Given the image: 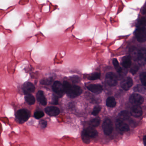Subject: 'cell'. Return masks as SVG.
<instances>
[{"label": "cell", "instance_id": "cell-1", "mask_svg": "<svg viewBox=\"0 0 146 146\" xmlns=\"http://www.w3.org/2000/svg\"><path fill=\"white\" fill-rule=\"evenodd\" d=\"M16 118L20 123H23L27 121L30 117V113L28 110L21 109L17 111Z\"/></svg>", "mask_w": 146, "mask_h": 146}, {"label": "cell", "instance_id": "cell-2", "mask_svg": "<svg viewBox=\"0 0 146 146\" xmlns=\"http://www.w3.org/2000/svg\"><path fill=\"white\" fill-rule=\"evenodd\" d=\"M136 60L140 65L146 64V48H143L137 53Z\"/></svg>", "mask_w": 146, "mask_h": 146}, {"label": "cell", "instance_id": "cell-3", "mask_svg": "<svg viewBox=\"0 0 146 146\" xmlns=\"http://www.w3.org/2000/svg\"><path fill=\"white\" fill-rule=\"evenodd\" d=\"M82 93V90L81 87L77 85H73L72 86L70 90L66 94L68 97L73 99L80 96Z\"/></svg>", "mask_w": 146, "mask_h": 146}, {"label": "cell", "instance_id": "cell-4", "mask_svg": "<svg viewBox=\"0 0 146 146\" xmlns=\"http://www.w3.org/2000/svg\"><path fill=\"white\" fill-rule=\"evenodd\" d=\"M52 90L59 97H62L65 93L63 84L59 81H56L53 84Z\"/></svg>", "mask_w": 146, "mask_h": 146}, {"label": "cell", "instance_id": "cell-5", "mask_svg": "<svg viewBox=\"0 0 146 146\" xmlns=\"http://www.w3.org/2000/svg\"><path fill=\"white\" fill-rule=\"evenodd\" d=\"M117 77L115 73L109 72L107 73L106 76V81L107 84L110 86H116L117 83Z\"/></svg>", "mask_w": 146, "mask_h": 146}, {"label": "cell", "instance_id": "cell-6", "mask_svg": "<svg viewBox=\"0 0 146 146\" xmlns=\"http://www.w3.org/2000/svg\"><path fill=\"white\" fill-rule=\"evenodd\" d=\"M102 128L104 133L107 135H111L113 130V126L111 121L109 119H106L102 124Z\"/></svg>", "mask_w": 146, "mask_h": 146}, {"label": "cell", "instance_id": "cell-7", "mask_svg": "<svg viewBox=\"0 0 146 146\" xmlns=\"http://www.w3.org/2000/svg\"><path fill=\"white\" fill-rule=\"evenodd\" d=\"M135 36L139 42L146 41V29L145 28H138L135 31Z\"/></svg>", "mask_w": 146, "mask_h": 146}, {"label": "cell", "instance_id": "cell-8", "mask_svg": "<svg viewBox=\"0 0 146 146\" xmlns=\"http://www.w3.org/2000/svg\"><path fill=\"white\" fill-rule=\"evenodd\" d=\"M144 101L143 97L138 94H132L130 96L129 102L133 106H140Z\"/></svg>", "mask_w": 146, "mask_h": 146}, {"label": "cell", "instance_id": "cell-9", "mask_svg": "<svg viewBox=\"0 0 146 146\" xmlns=\"http://www.w3.org/2000/svg\"><path fill=\"white\" fill-rule=\"evenodd\" d=\"M116 125L118 129L122 132H126L129 130V125L120 119H117Z\"/></svg>", "mask_w": 146, "mask_h": 146}, {"label": "cell", "instance_id": "cell-10", "mask_svg": "<svg viewBox=\"0 0 146 146\" xmlns=\"http://www.w3.org/2000/svg\"><path fill=\"white\" fill-rule=\"evenodd\" d=\"M23 91L24 94L26 95L29 94L33 93L35 90V88L33 84L29 82H25L23 86Z\"/></svg>", "mask_w": 146, "mask_h": 146}, {"label": "cell", "instance_id": "cell-11", "mask_svg": "<svg viewBox=\"0 0 146 146\" xmlns=\"http://www.w3.org/2000/svg\"><path fill=\"white\" fill-rule=\"evenodd\" d=\"M133 85V81L130 77L124 78L121 82V86L125 90H128Z\"/></svg>", "mask_w": 146, "mask_h": 146}, {"label": "cell", "instance_id": "cell-12", "mask_svg": "<svg viewBox=\"0 0 146 146\" xmlns=\"http://www.w3.org/2000/svg\"><path fill=\"white\" fill-rule=\"evenodd\" d=\"M45 112L47 114L52 117H55L60 113V110L58 108L54 106H49L45 108Z\"/></svg>", "mask_w": 146, "mask_h": 146}, {"label": "cell", "instance_id": "cell-13", "mask_svg": "<svg viewBox=\"0 0 146 146\" xmlns=\"http://www.w3.org/2000/svg\"><path fill=\"white\" fill-rule=\"evenodd\" d=\"M142 113V110L140 106H133L131 109V114L135 117H141Z\"/></svg>", "mask_w": 146, "mask_h": 146}, {"label": "cell", "instance_id": "cell-14", "mask_svg": "<svg viewBox=\"0 0 146 146\" xmlns=\"http://www.w3.org/2000/svg\"><path fill=\"white\" fill-rule=\"evenodd\" d=\"M87 88L94 93L99 94L102 91V87L100 84H91L87 86Z\"/></svg>", "mask_w": 146, "mask_h": 146}, {"label": "cell", "instance_id": "cell-15", "mask_svg": "<svg viewBox=\"0 0 146 146\" xmlns=\"http://www.w3.org/2000/svg\"><path fill=\"white\" fill-rule=\"evenodd\" d=\"M84 130L90 138H94L98 134V131L92 126L88 127Z\"/></svg>", "mask_w": 146, "mask_h": 146}, {"label": "cell", "instance_id": "cell-16", "mask_svg": "<svg viewBox=\"0 0 146 146\" xmlns=\"http://www.w3.org/2000/svg\"><path fill=\"white\" fill-rule=\"evenodd\" d=\"M36 98L38 101L42 106H45L47 104V100L44 96L43 91L40 90L36 94Z\"/></svg>", "mask_w": 146, "mask_h": 146}, {"label": "cell", "instance_id": "cell-17", "mask_svg": "<svg viewBox=\"0 0 146 146\" xmlns=\"http://www.w3.org/2000/svg\"><path fill=\"white\" fill-rule=\"evenodd\" d=\"M131 57L130 56H125L122 59V65L124 68H128L131 65Z\"/></svg>", "mask_w": 146, "mask_h": 146}, {"label": "cell", "instance_id": "cell-18", "mask_svg": "<svg viewBox=\"0 0 146 146\" xmlns=\"http://www.w3.org/2000/svg\"><path fill=\"white\" fill-rule=\"evenodd\" d=\"M106 105L108 107L110 108H113L116 105V102L115 98L112 96L108 98L106 100Z\"/></svg>", "mask_w": 146, "mask_h": 146}, {"label": "cell", "instance_id": "cell-19", "mask_svg": "<svg viewBox=\"0 0 146 146\" xmlns=\"http://www.w3.org/2000/svg\"><path fill=\"white\" fill-rule=\"evenodd\" d=\"M25 100L26 102L30 105H32L35 104V97L31 94L26 95L25 96Z\"/></svg>", "mask_w": 146, "mask_h": 146}, {"label": "cell", "instance_id": "cell-20", "mask_svg": "<svg viewBox=\"0 0 146 146\" xmlns=\"http://www.w3.org/2000/svg\"><path fill=\"white\" fill-rule=\"evenodd\" d=\"M100 123V117H96L91 119L89 124L90 125L93 127H96L99 126Z\"/></svg>", "mask_w": 146, "mask_h": 146}, {"label": "cell", "instance_id": "cell-21", "mask_svg": "<svg viewBox=\"0 0 146 146\" xmlns=\"http://www.w3.org/2000/svg\"><path fill=\"white\" fill-rule=\"evenodd\" d=\"M82 140L84 143L88 144L90 142V137L85 133L84 130L83 131L82 133Z\"/></svg>", "mask_w": 146, "mask_h": 146}, {"label": "cell", "instance_id": "cell-22", "mask_svg": "<svg viewBox=\"0 0 146 146\" xmlns=\"http://www.w3.org/2000/svg\"><path fill=\"white\" fill-rule=\"evenodd\" d=\"M120 119L123 120H125L128 119L129 117V114L127 111H123L121 112L119 114Z\"/></svg>", "mask_w": 146, "mask_h": 146}, {"label": "cell", "instance_id": "cell-23", "mask_svg": "<svg viewBox=\"0 0 146 146\" xmlns=\"http://www.w3.org/2000/svg\"><path fill=\"white\" fill-rule=\"evenodd\" d=\"M113 64L116 69V71L119 73L122 72V69L119 66L118 61L117 60V59L114 58L113 60Z\"/></svg>", "mask_w": 146, "mask_h": 146}, {"label": "cell", "instance_id": "cell-24", "mask_svg": "<svg viewBox=\"0 0 146 146\" xmlns=\"http://www.w3.org/2000/svg\"><path fill=\"white\" fill-rule=\"evenodd\" d=\"M53 79L52 78H44L41 80L40 84L42 85H49L52 83Z\"/></svg>", "mask_w": 146, "mask_h": 146}, {"label": "cell", "instance_id": "cell-25", "mask_svg": "<svg viewBox=\"0 0 146 146\" xmlns=\"http://www.w3.org/2000/svg\"><path fill=\"white\" fill-rule=\"evenodd\" d=\"M100 73L96 72L89 76L88 79L90 80H95L99 79L100 78Z\"/></svg>", "mask_w": 146, "mask_h": 146}, {"label": "cell", "instance_id": "cell-26", "mask_svg": "<svg viewBox=\"0 0 146 146\" xmlns=\"http://www.w3.org/2000/svg\"><path fill=\"white\" fill-rule=\"evenodd\" d=\"M63 85L64 90L66 93H67L70 90L72 87L70 84L67 81H64L63 82Z\"/></svg>", "mask_w": 146, "mask_h": 146}, {"label": "cell", "instance_id": "cell-27", "mask_svg": "<svg viewBox=\"0 0 146 146\" xmlns=\"http://www.w3.org/2000/svg\"><path fill=\"white\" fill-rule=\"evenodd\" d=\"M140 78L143 85L146 87V72H143L141 73Z\"/></svg>", "mask_w": 146, "mask_h": 146}, {"label": "cell", "instance_id": "cell-28", "mask_svg": "<svg viewBox=\"0 0 146 146\" xmlns=\"http://www.w3.org/2000/svg\"><path fill=\"white\" fill-rule=\"evenodd\" d=\"M138 27L139 28H144L146 25V19L144 17L142 18L138 21Z\"/></svg>", "mask_w": 146, "mask_h": 146}, {"label": "cell", "instance_id": "cell-29", "mask_svg": "<svg viewBox=\"0 0 146 146\" xmlns=\"http://www.w3.org/2000/svg\"><path fill=\"white\" fill-rule=\"evenodd\" d=\"M44 113L42 111H37L34 113V117L36 119H40L44 117Z\"/></svg>", "mask_w": 146, "mask_h": 146}, {"label": "cell", "instance_id": "cell-30", "mask_svg": "<svg viewBox=\"0 0 146 146\" xmlns=\"http://www.w3.org/2000/svg\"><path fill=\"white\" fill-rule=\"evenodd\" d=\"M101 110V107L100 106H96L94 108L93 111H92V114L94 116H96L97 114H99Z\"/></svg>", "mask_w": 146, "mask_h": 146}, {"label": "cell", "instance_id": "cell-31", "mask_svg": "<svg viewBox=\"0 0 146 146\" xmlns=\"http://www.w3.org/2000/svg\"><path fill=\"white\" fill-rule=\"evenodd\" d=\"M139 67L138 66L134 65L131 68L130 72L133 75H135L137 72V71L139 70Z\"/></svg>", "mask_w": 146, "mask_h": 146}, {"label": "cell", "instance_id": "cell-32", "mask_svg": "<svg viewBox=\"0 0 146 146\" xmlns=\"http://www.w3.org/2000/svg\"><path fill=\"white\" fill-rule=\"evenodd\" d=\"M58 97L57 95H53L52 99V104L54 105H58Z\"/></svg>", "mask_w": 146, "mask_h": 146}, {"label": "cell", "instance_id": "cell-33", "mask_svg": "<svg viewBox=\"0 0 146 146\" xmlns=\"http://www.w3.org/2000/svg\"><path fill=\"white\" fill-rule=\"evenodd\" d=\"M70 80L72 82H73L74 83H77L80 82V78L77 76H74L70 78Z\"/></svg>", "mask_w": 146, "mask_h": 146}, {"label": "cell", "instance_id": "cell-34", "mask_svg": "<svg viewBox=\"0 0 146 146\" xmlns=\"http://www.w3.org/2000/svg\"><path fill=\"white\" fill-rule=\"evenodd\" d=\"M40 125L42 129H45L47 125V122L45 120H41L40 122Z\"/></svg>", "mask_w": 146, "mask_h": 146}, {"label": "cell", "instance_id": "cell-35", "mask_svg": "<svg viewBox=\"0 0 146 146\" xmlns=\"http://www.w3.org/2000/svg\"><path fill=\"white\" fill-rule=\"evenodd\" d=\"M143 142L144 145L146 146V135L144 136L143 137Z\"/></svg>", "mask_w": 146, "mask_h": 146}]
</instances>
